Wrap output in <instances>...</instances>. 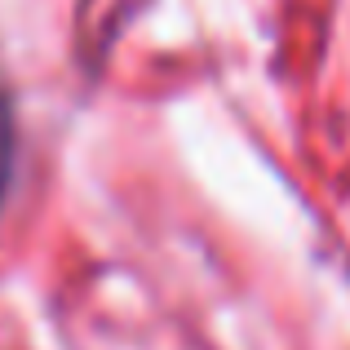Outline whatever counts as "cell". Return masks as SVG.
Returning <instances> with one entry per match:
<instances>
[{
	"mask_svg": "<svg viewBox=\"0 0 350 350\" xmlns=\"http://www.w3.org/2000/svg\"><path fill=\"white\" fill-rule=\"evenodd\" d=\"M14 169H18V107L5 76H0V208L9 200V187H14Z\"/></svg>",
	"mask_w": 350,
	"mask_h": 350,
	"instance_id": "cell-1",
	"label": "cell"
}]
</instances>
